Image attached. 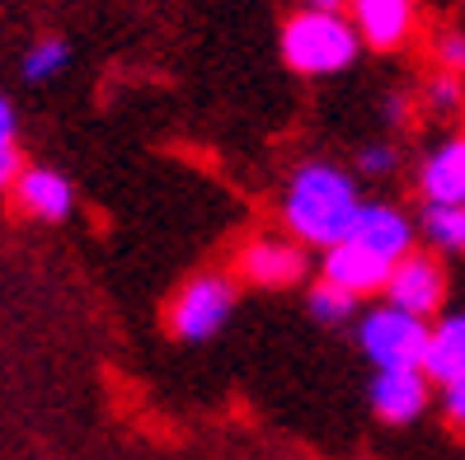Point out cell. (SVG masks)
<instances>
[{
    "instance_id": "cell-1",
    "label": "cell",
    "mask_w": 465,
    "mask_h": 460,
    "mask_svg": "<svg viewBox=\"0 0 465 460\" xmlns=\"http://www.w3.org/2000/svg\"><path fill=\"white\" fill-rule=\"evenodd\" d=\"M282 211H287V226H292L296 240L320 245V250H334L339 240L352 235V221H358V211H362V198H358V183H352L343 170L306 165V170H296Z\"/></svg>"
},
{
    "instance_id": "cell-2",
    "label": "cell",
    "mask_w": 465,
    "mask_h": 460,
    "mask_svg": "<svg viewBox=\"0 0 465 460\" xmlns=\"http://www.w3.org/2000/svg\"><path fill=\"white\" fill-rule=\"evenodd\" d=\"M358 29L339 10H301L282 24V57L301 75H334L358 57Z\"/></svg>"
},
{
    "instance_id": "cell-3",
    "label": "cell",
    "mask_w": 465,
    "mask_h": 460,
    "mask_svg": "<svg viewBox=\"0 0 465 460\" xmlns=\"http://www.w3.org/2000/svg\"><path fill=\"white\" fill-rule=\"evenodd\" d=\"M362 353L376 362V371L386 367H423L428 353V319L419 315H404L395 306H376L362 315Z\"/></svg>"
},
{
    "instance_id": "cell-4",
    "label": "cell",
    "mask_w": 465,
    "mask_h": 460,
    "mask_svg": "<svg viewBox=\"0 0 465 460\" xmlns=\"http://www.w3.org/2000/svg\"><path fill=\"white\" fill-rule=\"evenodd\" d=\"M235 310V287L226 278H193L170 306V329L183 343L212 338Z\"/></svg>"
},
{
    "instance_id": "cell-5",
    "label": "cell",
    "mask_w": 465,
    "mask_h": 460,
    "mask_svg": "<svg viewBox=\"0 0 465 460\" xmlns=\"http://www.w3.org/2000/svg\"><path fill=\"white\" fill-rule=\"evenodd\" d=\"M442 301H447V273H442V263H437L432 254L409 250L391 268V278H386V306L428 319V315L442 310Z\"/></svg>"
},
{
    "instance_id": "cell-6",
    "label": "cell",
    "mask_w": 465,
    "mask_h": 460,
    "mask_svg": "<svg viewBox=\"0 0 465 460\" xmlns=\"http://www.w3.org/2000/svg\"><path fill=\"white\" fill-rule=\"evenodd\" d=\"M362 250H371L376 259L386 263H400L409 250H414V221L400 211V207H386V202H362L358 221H352V235Z\"/></svg>"
},
{
    "instance_id": "cell-7",
    "label": "cell",
    "mask_w": 465,
    "mask_h": 460,
    "mask_svg": "<svg viewBox=\"0 0 465 460\" xmlns=\"http://www.w3.org/2000/svg\"><path fill=\"white\" fill-rule=\"evenodd\" d=\"M371 409L386 423H414L428 409V376H423V367H386V371H376Z\"/></svg>"
},
{
    "instance_id": "cell-8",
    "label": "cell",
    "mask_w": 465,
    "mask_h": 460,
    "mask_svg": "<svg viewBox=\"0 0 465 460\" xmlns=\"http://www.w3.org/2000/svg\"><path fill=\"white\" fill-rule=\"evenodd\" d=\"M386 259H376L371 250H362L358 240H339L334 250H324V282L343 287L348 296H371V291H386V278H391Z\"/></svg>"
},
{
    "instance_id": "cell-9",
    "label": "cell",
    "mask_w": 465,
    "mask_h": 460,
    "mask_svg": "<svg viewBox=\"0 0 465 460\" xmlns=\"http://www.w3.org/2000/svg\"><path fill=\"white\" fill-rule=\"evenodd\" d=\"M352 5V29L376 52H395L414 34V0H348Z\"/></svg>"
},
{
    "instance_id": "cell-10",
    "label": "cell",
    "mask_w": 465,
    "mask_h": 460,
    "mask_svg": "<svg viewBox=\"0 0 465 460\" xmlns=\"http://www.w3.org/2000/svg\"><path fill=\"white\" fill-rule=\"evenodd\" d=\"M419 193L428 207H465V137H447L437 151H428Z\"/></svg>"
},
{
    "instance_id": "cell-11",
    "label": "cell",
    "mask_w": 465,
    "mask_h": 460,
    "mask_svg": "<svg viewBox=\"0 0 465 460\" xmlns=\"http://www.w3.org/2000/svg\"><path fill=\"white\" fill-rule=\"evenodd\" d=\"M244 278L259 287H292L301 273H306V254L292 240H254L250 250L240 254Z\"/></svg>"
},
{
    "instance_id": "cell-12",
    "label": "cell",
    "mask_w": 465,
    "mask_h": 460,
    "mask_svg": "<svg viewBox=\"0 0 465 460\" xmlns=\"http://www.w3.org/2000/svg\"><path fill=\"white\" fill-rule=\"evenodd\" d=\"M15 198H19L24 211H29V216H43V221H62V216L71 211V202H75L66 174L47 170V165L19 170V179H15Z\"/></svg>"
},
{
    "instance_id": "cell-13",
    "label": "cell",
    "mask_w": 465,
    "mask_h": 460,
    "mask_svg": "<svg viewBox=\"0 0 465 460\" xmlns=\"http://www.w3.org/2000/svg\"><path fill=\"white\" fill-rule=\"evenodd\" d=\"M423 376L437 386L465 381V315H447L428 329V353H423Z\"/></svg>"
},
{
    "instance_id": "cell-14",
    "label": "cell",
    "mask_w": 465,
    "mask_h": 460,
    "mask_svg": "<svg viewBox=\"0 0 465 460\" xmlns=\"http://www.w3.org/2000/svg\"><path fill=\"white\" fill-rule=\"evenodd\" d=\"M423 235L442 254H465V207H428L423 211Z\"/></svg>"
},
{
    "instance_id": "cell-15",
    "label": "cell",
    "mask_w": 465,
    "mask_h": 460,
    "mask_svg": "<svg viewBox=\"0 0 465 460\" xmlns=\"http://www.w3.org/2000/svg\"><path fill=\"white\" fill-rule=\"evenodd\" d=\"M66 62H71V47L62 38H43L24 52V80H34V85L38 80H57L66 71Z\"/></svg>"
},
{
    "instance_id": "cell-16",
    "label": "cell",
    "mask_w": 465,
    "mask_h": 460,
    "mask_svg": "<svg viewBox=\"0 0 465 460\" xmlns=\"http://www.w3.org/2000/svg\"><path fill=\"white\" fill-rule=\"evenodd\" d=\"M311 310H315V319H324V324H339V319H348V315H358V296H348V291L334 287V282H320V287L311 291Z\"/></svg>"
},
{
    "instance_id": "cell-17",
    "label": "cell",
    "mask_w": 465,
    "mask_h": 460,
    "mask_svg": "<svg viewBox=\"0 0 465 460\" xmlns=\"http://www.w3.org/2000/svg\"><path fill=\"white\" fill-rule=\"evenodd\" d=\"M437 62H442V71H451V75L465 71V34L460 29H442V34H437Z\"/></svg>"
},
{
    "instance_id": "cell-18",
    "label": "cell",
    "mask_w": 465,
    "mask_h": 460,
    "mask_svg": "<svg viewBox=\"0 0 465 460\" xmlns=\"http://www.w3.org/2000/svg\"><path fill=\"white\" fill-rule=\"evenodd\" d=\"M428 103L437 108V113H456V108H460V80H456L451 71H442V75L428 85Z\"/></svg>"
},
{
    "instance_id": "cell-19",
    "label": "cell",
    "mask_w": 465,
    "mask_h": 460,
    "mask_svg": "<svg viewBox=\"0 0 465 460\" xmlns=\"http://www.w3.org/2000/svg\"><path fill=\"white\" fill-rule=\"evenodd\" d=\"M442 414H447V423H451V427H460V432H465V381L442 386Z\"/></svg>"
},
{
    "instance_id": "cell-20",
    "label": "cell",
    "mask_w": 465,
    "mask_h": 460,
    "mask_svg": "<svg viewBox=\"0 0 465 460\" xmlns=\"http://www.w3.org/2000/svg\"><path fill=\"white\" fill-rule=\"evenodd\" d=\"M358 165H362V174H391L395 170V151L391 146H362Z\"/></svg>"
},
{
    "instance_id": "cell-21",
    "label": "cell",
    "mask_w": 465,
    "mask_h": 460,
    "mask_svg": "<svg viewBox=\"0 0 465 460\" xmlns=\"http://www.w3.org/2000/svg\"><path fill=\"white\" fill-rule=\"evenodd\" d=\"M19 179V151H15V142H0V193Z\"/></svg>"
},
{
    "instance_id": "cell-22",
    "label": "cell",
    "mask_w": 465,
    "mask_h": 460,
    "mask_svg": "<svg viewBox=\"0 0 465 460\" xmlns=\"http://www.w3.org/2000/svg\"><path fill=\"white\" fill-rule=\"evenodd\" d=\"M0 142H15V108L5 94H0Z\"/></svg>"
},
{
    "instance_id": "cell-23",
    "label": "cell",
    "mask_w": 465,
    "mask_h": 460,
    "mask_svg": "<svg viewBox=\"0 0 465 460\" xmlns=\"http://www.w3.org/2000/svg\"><path fill=\"white\" fill-rule=\"evenodd\" d=\"M343 0H301V10H339Z\"/></svg>"
}]
</instances>
